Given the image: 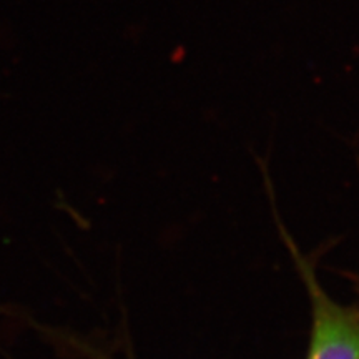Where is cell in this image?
<instances>
[{"mask_svg": "<svg viewBox=\"0 0 359 359\" xmlns=\"http://www.w3.org/2000/svg\"><path fill=\"white\" fill-rule=\"evenodd\" d=\"M311 296V336L306 359H359V309L341 306L327 296L303 262Z\"/></svg>", "mask_w": 359, "mask_h": 359, "instance_id": "cell-1", "label": "cell"}]
</instances>
